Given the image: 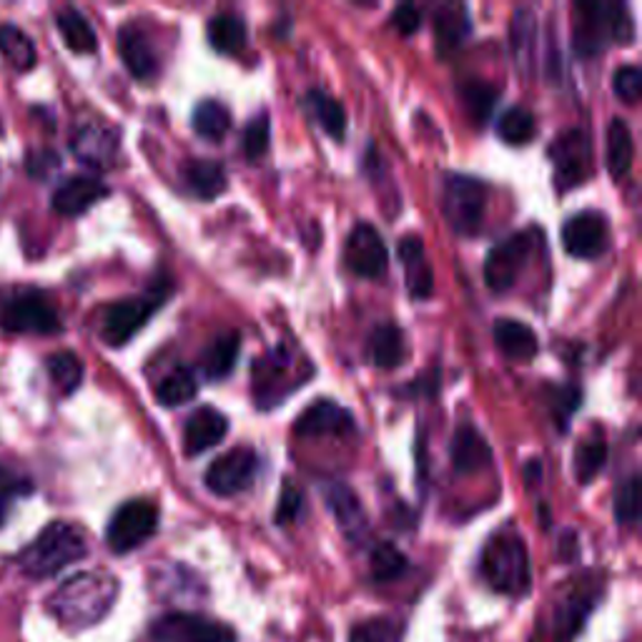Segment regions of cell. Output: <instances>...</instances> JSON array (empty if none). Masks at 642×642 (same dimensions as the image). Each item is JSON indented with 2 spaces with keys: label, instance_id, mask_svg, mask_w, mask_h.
<instances>
[{
  "label": "cell",
  "instance_id": "obj_1",
  "mask_svg": "<svg viewBox=\"0 0 642 642\" xmlns=\"http://www.w3.org/2000/svg\"><path fill=\"white\" fill-rule=\"evenodd\" d=\"M119 598V580L111 572L91 570L65 580L48 598V612L61 628L79 632L99 625Z\"/></svg>",
  "mask_w": 642,
  "mask_h": 642
},
{
  "label": "cell",
  "instance_id": "obj_2",
  "mask_svg": "<svg viewBox=\"0 0 642 642\" xmlns=\"http://www.w3.org/2000/svg\"><path fill=\"white\" fill-rule=\"evenodd\" d=\"M89 552V542L81 527L71 522H51L38 538L21 550L16 564L33 580H45L71 568Z\"/></svg>",
  "mask_w": 642,
  "mask_h": 642
},
{
  "label": "cell",
  "instance_id": "obj_3",
  "mask_svg": "<svg viewBox=\"0 0 642 642\" xmlns=\"http://www.w3.org/2000/svg\"><path fill=\"white\" fill-rule=\"evenodd\" d=\"M482 578L495 592L520 598L530 590V554L514 530H500L482 550Z\"/></svg>",
  "mask_w": 642,
  "mask_h": 642
},
{
  "label": "cell",
  "instance_id": "obj_4",
  "mask_svg": "<svg viewBox=\"0 0 642 642\" xmlns=\"http://www.w3.org/2000/svg\"><path fill=\"white\" fill-rule=\"evenodd\" d=\"M574 51L582 55L600 53L608 38L615 43H632L635 23L625 6L584 3L574 8Z\"/></svg>",
  "mask_w": 642,
  "mask_h": 642
},
{
  "label": "cell",
  "instance_id": "obj_5",
  "mask_svg": "<svg viewBox=\"0 0 642 642\" xmlns=\"http://www.w3.org/2000/svg\"><path fill=\"white\" fill-rule=\"evenodd\" d=\"M487 188L479 179L449 174L442 186V214L452 232L475 236L485 224Z\"/></svg>",
  "mask_w": 642,
  "mask_h": 642
},
{
  "label": "cell",
  "instance_id": "obj_6",
  "mask_svg": "<svg viewBox=\"0 0 642 642\" xmlns=\"http://www.w3.org/2000/svg\"><path fill=\"white\" fill-rule=\"evenodd\" d=\"M0 327L11 334L48 337V334H59L63 324L53 302L43 292L26 289L11 294L0 304Z\"/></svg>",
  "mask_w": 642,
  "mask_h": 642
},
{
  "label": "cell",
  "instance_id": "obj_7",
  "mask_svg": "<svg viewBox=\"0 0 642 642\" xmlns=\"http://www.w3.org/2000/svg\"><path fill=\"white\" fill-rule=\"evenodd\" d=\"M166 296L169 289H161L159 286V289H151L149 294L133 296V299H123L109 306L101 327L103 342L111 344V347H123V344L131 342L143 327H146L151 316L166 304Z\"/></svg>",
  "mask_w": 642,
  "mask_h": 642
},
{
  "label": "cell",
  "instance_id": "obj_8",
  "mask_svg": "<svg viewBox=\"0 0 642 642\" xmlns=\"http://www.w3.org/2000/svg\"><path fill=\"white\" fill-rule=\"evenodd\" d=\"M159 530V510L149 500H129L113 512L105 542L116 554H129L149 542Z\"/></svg>",
  "mask_w": 642,
  "mask_h": 642
},
{
  "label": "cell",
  "instance_id": "obj_9",
  "mask_svg": "<svg viewBox=\"0 0 642 642\" xmlns=\"http://www.w3.org/2000/svg\"><path fill=\"white\" fill-rule=\"evenodd\" d=\"M151 642H236V632L222 620L198 612H169L151 625Z\"/></svg>",
  "mask_w": 642,
  "mask_h": 642
},
{
  "label": "cell",
  "instance_id": "obj_10",
  "mask_svg": "<svg viewBox=\"0 0 642 642\" xmlns=\"http://www.w3.org/2000/svg\"><path fill=\"white\" fill-rule=\"evenodd\" d=\"M534 252V234L532 232H517L507 236L505 242L492 246L485 262V282L492 292H507L517 284V276L530 262Z\"/></svg>",
  "mask_w": 642,
  "mask_h": 642
},
{
  "label": "cell",
  "instance_id": "obj_11",
  "mask_svg": "<svg viewBox=\"0 0 642 642\" xmlns=\"http://www.w3.org/2000/svg\"><path fill=\"white\" fill-rule=\"evenodd\" d=\"M258 469V457L252 447L228 449L214 462L208 465L204 482L218 497H234L252 487Z\"/></svg>",
  "mask_w": 642,
  "mask_h": 642
},
{
  "label": "cell",
  "instance_id": "obj_12",
  "mask_svg": "<svg viewBox=\"0 0 642 642\" xmlns=\"http://www.w3.org/2000/svg\"><path fill=\"white\" fill-rule=\"evenodd\" d=\"M562 246L564 252L574 258H598L608 252L610 242V224L608 216L600 214L595 208L580 211V214H572L568 222H564L562 232Z\"/></svg>",
  "mask_w": 642,
  "mask_h": 642
},
{
  "label": "cell",
  "instance_id": "obj_13",
  "mask_svg": "<svg viewBox=\"0 0 642 642\" xmlns=\"http://www.w3.org/2000/svg\"><path fill=\"white\" fill-rule=\"evenodd\" d=\"M387 246L371 224H357L351 228L344 246V264L361 279H379L387 272Z\"/></svg>",
  "mask_w": 642,
  "mask_h": 642
},
{
  "label": "cell",
  "instance_id": "obj_14",
  "mask_svg": "<svg viewBox=\"0 0 642 642\" xmlns=\"http://www.w3.org/2000/svg\"><path fill=\"white\" fill-rule=\"evenodd\" d=\"M354 429V417L332 399H316L296 417L294 432L306 439L314 437H344Z\"/></svg>",
  "mask_w": 642,
  "mask_h": 642
},
{
  "label": "cell",
  "instance_id": "obj_15",
  "mask_svg": "<svg viewBox=\"0 0 642 642\" xmlns=\"http://www.w3.org/2000/svg\"><path fill=\"white\" fill-rule=\"evenodd\" d=\"M324 500H327V507L337 520L339 530L344 532V538L349 542H359L367 538L369 532V522H367V512L359 502V497L354 495L351 487L344 482H329L322 487Z\"/></svg>",
  "mask_w": 642,
  "mask_h": 642
},
{
  "label": "cell",
  "instance_id": "obj_16",
  "mask_svg": "<svg viewBox=\"0 0 642 642\" xmlns=\"http://www.w3.org/2000/svg\"><path fill=\"white\" fill-rule=\"evenodd\" d=\"M554 159V181L560 191H570L582 184L588 174V141L578 129L562 133L552 146Z\"/></svg>",
  "mask_w": 642,
  "mask_h": 642
},
{
  "label": "cell",
  "instance_id": "obj_17",
  "mask_svg": "<svg viewBox=\"0 0 642 642\" xmlns=\"http://www.w3.org/2000/svg\"><path fill=\"white\" fill-rule=\"evenodd\" d=\"M71 149L85 166L111 169L119 156V133L103 123H85L73 136Z\"/></svg>",
  "mask_w": 642,
  "mask_h": 642
},
{
  "label": "cell",
  "instance_id": "obj_18",
  "mask_svg": "<svg viewBox=\"0 0 642 642\" xmlns=\"http://www.w3.org/2000/svg\"><path fill=\"white\" fill-rule=\"evenodd\" d=\"M119 53L129 73L139 81H149L159 71V55L151 38L136 23H126L119 31Z\"/></svg>",
  "mask_w": 642,
  "mask_h": 642
},
{
  "label": "cell",
  "instance_id": "obj_19",
  "mask_svg": "<svg viewBox=\"0 0 642 642\" xmlns=\"http://www.w3.org/2000/svg\"><path fill=\"white\" fill-rule=\"evenodd\" d=\"M105 196H109V186L101 179L71 176L53 191V208L61 216H81Z\"/></svg>",
  "mask_w": 642,
  "mask_h": 642
},
{
  "label": "cell",
  "instance_id": "obj_20",
  "mask_svg": "<svg viewBox=\"0 0 642 642\" xmlns=\"http://www.w3.org/2000/svg\"><path fill=\"white\" fill-rule=\"evenodd\" d=\"M228 432V419L214 407H198L184 425V449L188 457H196L216 447Z\"/></svg>",
  "mask_w": 642,
  "mask_h": 642
},
{
  "label": "cell",
  "instance_id": "obj_21",
  "mask_svg": "<svg viewBox=\"0 0 642 642\" xmlns=\"http://www.w3.org/2000/svg\"><path fill=\"white\" fill-rule=\"evenodd\" d=\"M399 258L405 264V276H407V289L415 299H429L435 292V274L432 266L427 262V252L421 238L415 234H407L405 238H399Z\"/></svg>",
  "mask_w": 642,
  "mask_h": 642
},
{
  "label": "cell",
  "instance_id": "obj_22",
  "mask_svg": "<svg viewBox=\"0 0 642 642\" xmlns=\"http://www.w3.org/2000/svg\"><path fill=\"white\" fill-rule=\"evenodd\" d=\"M492 462V449L472 425H462L452 439V465L457 472L472 475Z\"/></svg>",
  "mask_w": 642,
  "mask_h": 642
},
{
  "label": "cell",
  "instance_id": "obj_23",
  "mask_svg": "<svg viewBox=\"0 0 642 642\" xmlns=\"http://www.w3.org/2000/svg\"><path fill=\"white\" fill-rule=\"evenodd\" d=\"M598 590L595 588H584L580 584L578 590L568 592L562 598L560 608H558V640L560 642H570L578 632L582 630L584 620L592 612V608L598 605Z\"/></svg>",
  "mask_w": 642,
  "mask_h": 642
},
{
  "label": "cell",
  "instance_id": "obj_24",
  "mask_svg": "<svg viewBox=\"0 0 642 642\" xmlns=\"http://www.w3.org/2000/svg\"><path fill=\"white\" fill-rule=\"evenodd\" d=\"M469 33V13L462 3H442L435 8V35L439 55H452Z\"/></svg>",
  "mask_w": 642,
  "mask_h": 642
},
{
  "label": "cell",
  "instance_id": "obj_25",
  "mask_svg": "<svg viewBox=\"0 0 642 642\" xmlns=\"http://www.w3.org/2000/svg\"><path fill=\"white\" fill-rule=\"evenodd\" d=\"M495 342H497V347L502 349V354H507V357L517 361H530L538 357V351H540L538 334L532 332V327H527L524 322H517V319H497Z\"/></svg>",
  "mask_w": 642,
  "mask_h": 642
},
{
  "label": "cell",
  "instance_id": "obj_26",
  "mask_svg": "<svg viewBox=\"0 0 642 642\" xmlns=\"http://www.w3.org/2000/svg\"><path fill=\"white\" fill-rule=\"evenodd\" d=\"M208 43L224 55H238L246 48V23L234 13H216L206 26Z\"/></svg>",
  "mask_w": 642,
  "mask_h": 642
},
{
  "label": "cell",
  "instance_id": "obj_27",
  "mask_svg": "<svg viewBox=\"0 0 642 642\" xmlns=\"http://www.w3.org/2000/svg\"><path fill=\"white\" fill-rule=\"evenodd\" d=\"M184 181L191 194L211 201L226 188V171L218 161L194 159L184 166Z\"/></svg>",
  "mask_w": 642,
  "mask_h": 642
},
{
  "label": "cell",
  "instance_id": "obj_28",
  "mask_svg": "<svg viewBox=\"0 0 642 642\" xmlns=\"http://www.w3.org/2000/svg\"><path fill=\"white\" fill-rule=\"evenodd\" d=\"M635 159V143H632V131L628 121L612 119L608 126V171L615 181H622L632 169Z\"/></svg>",
  "mask_w": 642,
  "mask_h": 642
},
{
  "label": "cell",
  "instance_id": "obj_29",
  "mask_svg": "<svg viewBox=\"0 0 642 642\" xmlns=\"http://www.w3.org/2000/svg\"><path fill=\"white\" fill-rule=\"evenodd\" d=\"M238 349H242V339H238L236 332H226L222 337H216L214 344L204 351V357H201V371H204V377L211 381L228 377L236 367Z\"/></svg>",
  "mask_w": 642,
  "mask_h": 642
},
{
  "label": "cell",
  "instance_id": "obj_30",
  "mask_svg": "<svg viewBox=\"0 0 642 642\" xmlns=\"http://www.w3.org/2000/svg\"><path fill=\"white\" fill-rule=\"evenodd\" d=\"M369 359L374 367L395 369L405 359V334L395 324H379L369 337Z\"/></svg>",
  "mask_w": 642,
  "mask_h": 642
},
{
  "label": "cell",
  "instance_id": "obj_31",
  "mask_svg": "<svg viewBox=\"0 0 642 642\" xmlns=\"http://www.w3.org/2000/svg\"><path fill=\"white\" fill-rule=\"evenodd\" d=\"M605 459H608V442H605V435L595 429L590 437H584L582 442L574 449V457H572V472L574 479H578L580 485H590L592 479L600 475V469L605 467Z\"/></svg>",
  "mask_w": 642,
  "mask_h": 642
},
{
  "label": "cell",
  "instance_id": "obj_32",
  "mask_svg": "<svg viewBox=\"0 0 642 642\" xmlns=\"http://www.w3.org/2000/svg\"><path fill=\"white\" fill-rule=\"evenodd\" d=\"M55 26H59V31L63 35V43L69 45L73 53H93L95 48H99L89 18L81 11H75V8H63V11L55 16Z\"/></svg>",
  "mask_w": 642,
  "mask_h": 642
},
{
  "label": "cell",
  "instance_id": "obj_33",
  "mask_svg": "<svg viewBox=\"0 0 642 642\" xmlns=\"http://www.w3.org/2000/svg\"><path fill=\"white\" fill-rule=\"evenodd\" d=\"M304 103L334 141H344V136H347V113H344L339 101H334L332 95L324 91H309Z\"/></svg>",
  "mask_w": 642,
  "mask_h": 642
},
{
  "label": "cell",
  "instance_id": "obj_34",
  "mask_svg": "<svg viewBox=\"0 0 642 642\" xmlns=\"http://www.w3.org/2000/svg\"><path fill=\"white\" fill-rule=\"evenodd\" d=\"M534 38H538V21H534L532 11L522 8V11H517L512 18V53L524 75L532 73L534 45H538Z\"/></svg>",
  "mask_w": 642,
  "mask_h": 642
},
{
  "label": "cell",
  "instance_id": "obj_35",
  "mask_svg": "<svg viewBox=\"0 0 642 642\" xmlns=\"http://www.w3.org/2000/svg\"><path fill=\"white\" fill-rule=\"evenodd\" d=\"M0 55L16 71H31L35 65V43L13 23L0 26Z\"/></svg>",
  "mask_w": 642,
  "mask_h": 642
},
{
  "label": "cell",
  "instance_id": "obj_36",
  "mask_svg": "<svg viewBox=\"0 0 642 642\" xmlns=\"http://www.w3.org/2000/svg\"><path fill=\"white\" fill-rule=\"evenodd\" d=\"M191 126L206 141H222L232 129V113L222 101H201L191 116Z\"/></svg>",
  "mask_w": 642,
  "mask_h": 642
},
{
  "label": "cell",
  "instance_id": "obj_37",
  "mask_svg": "<svg viewBox=\"0 0 642 642\" xmlns=\"http://www.w3.org/2000/svg\"><path fill=\"white\" fill-rule=\"evenodd\" d=\"M349 642H405V622L391 615H374L357 622Z\"/></svg>",
  "mask_w": 642,
  "mask_h": 642
},
{
  "label": "cell",
  "instance_id": "obj_38",
  "mask_svg": "<svg viewBox=\"0 0 642 642\" xmlns=\"http://www.w3.org/2000/svg\"><path fill=\"white\" fill-rule=\"evenodd\" d=\"M497 133H500V139L510 143V146H524V143H530L534 133H538V121H534L532 111H527L524 105H512V109H507L500 116Z\"/></svg>",
  "mask_w": 642,
  "mask_h": 642
},
{
  "label": "cell",
  "instance_id": "obj_39",
  "mask_svg": "<svg viewBox=\"0 0 642 642\" xmlns=\"http://www.w3.org/2000/svg\"><path fill=\"white\" fill-rule=\"evenodd\" d=\"M196 391H198V385H196L194 374L184 367H179L171 374H166L164 379H161V385L156 389V397L164 407H181V405H186V401L194 399Z\"/></svg>",
  "mask_w": 642,
  "mask_h": 642
},
{
  "label": "cell",
  "instance_id": "obj_40",
  "mask_svg": "<svg viewBox=\"0 0 642 642\" xmlns=\"http://www.w3.org/2000/svg\"><path fill=\"white\" fill-rule=\"evenodd\" d=\"M45 369L51 374L53 385L59 387L63 395H73L81 387L83 379V361L75 357L73 351H55L48 357Z\"/></svg>",
  "mask_w": 642,
  "mask_h": 642
},
{
  "label": "cell",
  "instance_id": "obj_41",
  "mask_svg": "<svg viewBox=\"0 0 642 642\" xmlns=\"http://www.w3.org/2000/svg\"><path fill=\"white\" fill-rule=\"evenodd\" d=\"M462 103H465L467 116L485 126L497 105V89L492 83H485V81H469L462 85Z\"/></svg>",
  "mask_w": 642,
  "mask_h": 642
},
{
  "label": "cell",
  "instance_id": "obj_42",
  "mask_svg": "<svg viewBox=\"0 0 642 642\" xmlns=\"http://www.w3.org/2000/svg\"><path fill=\"white\" fill-rule=\"evenodd\" d=\"M31 492H33L31 479L18 472V469L13 467L0 465V524L8 520L13 505Z\"/></svg>",
  "mask_w": 642,
  "mask_h": 642
},
{
  "label": "cell",
  "instance_id": "obj_43",
  "mask_svg": "<svg viewBox=\"0 0 642 642\" xmlns=\"http://www.w3.org/2000/svg\"><path fill=\"white\" fill-rule=\"evenodd\" d=\"M407 570V558L401 554L395 544L381 542L371 552V578L377 582L397 580L401 572Z\"/></svg>",
  "mask_w": 642,
  "mask_h": 642
},
{
  "label": "cell",
  "instance_id": "obj_44",
  "mask_svg": "<svg viewBox=\"0 0 642 642\" xmlns=\"http://www.w3.org/2000/svg\"><path fill=\"white\" fill-rule=\"evenodd\" d=\"M615 520L625 527H635L640 517V482L638 475L622 479L615 490Z\"/></svg>",
  "mask_w": 642,
  "mask_h": 642
},
{
  "label": "cell",
  "instance_id": "obj_45",
  "mask_svg": "<svg viewBox=\"0 0 642 642\" xmlns=\"http://www.w3.org/2000/svg\"><path fill=\"white\" fill-rule=\"evenodd\" d=\"M269 141H272L269 113L266 111L256 113L244 129V156L254 164V161H258L266 151H269Z\"/></svg>",
  "mask_w": 642,
  "mask_h": 642
},
{
  "label": "cell",
  "instance_id": "obj_46",
  "mask_svg": "<svg viewBox=\"0 0 642 642\" xmlns=\"http://www.w3.org/2000/svg\"><path fill=\"white\" fill-rule=\"evenodd\" d=\"M612 91L620 101L625 103H638L642 93V73L638 65H622L612 75Z\"/></svg>",
  "mask_w": 642,
  "mask_h": 642
},
{
  "label": "cell",
  "instance_id": "obj_47",
  "mask_svg": "<svg viewBox=\"0 0 642 642\" xmlns=\"http://www.w3.org/2000/svg\"><path fill=\"white\" fill-rule=\"evenodd\" d=\"M302 492L294 490L292 485H284L282 497H279V505H276V524H292L296 517L302 512Z\"/></svg>",
  "mask_w": 642,
  "mask_h": 642
},
{
  "label": "cell",
  "instance_id": "obj_48",
  "mask_svg": "<svg viewBox=\"0 0 642 642\" xmlns=\"http://www.w3.org/2000/svg\"><path fill=\"white\" fill-rule=\"evenodd\" d=\"M391 26H395L401 35L417 33L419 26H421V13L417 11L415 6H409V3L399 6L397 11L391 13Z\"/></svg>",
  "mask_w": 642,
  "mask_h": 642
},
{
  "label": "cell",
  "instance_id": "obj_49",
  "mask_svg": "<svg viewBox=\"0 0 642 642\" xmlns=\"http://www.w3.org/2000/svg\"><path fill=\"white\" fill-rule=\"evenodd\" d=\"M580 407V391L574 387H564L558 391L554 399V409H558V419H568L574 409Z\"/></svg>",
  "mask_w": 642,
  "mask_h": 642
},
{
  "label": "cell",
  "instance_id": "obj_50",
  "mask_svg": "<svg viewBox=\"0 0 642 642\" xmlns=\"http://www.w3.org/2000/svg\"><path fill=\"white\" fill-rule=\"evenodd\" d=\"M524 479H527V485H530V487L542 482V465H540V459H532V462H527V467H524Z\"/></svg>",
  "mask_w": 642,
  "mask_h": 642
}]
</instances>
